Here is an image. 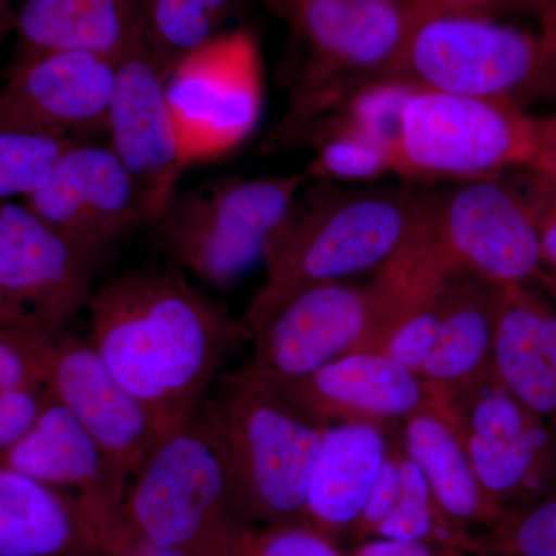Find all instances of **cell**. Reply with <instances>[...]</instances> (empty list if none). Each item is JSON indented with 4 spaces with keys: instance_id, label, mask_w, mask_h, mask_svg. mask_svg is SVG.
Instances as JSON below:
<instances>
[{
    "instance_id": "1",
    "label": "cell",
    "mask_w": 556,
    "mask_h": 556,
    "mask_svg": "<svg viewBox=\"0 0 556 556\" xmlns=\"http://www.w3.org/2000/svg\"><path fill=\"white\" fill-rule=\"evenodd\" d=\"M87 309L91 346L169 433L199 412L225 362L251 340L244 321L178 265L115 278L91 294Z\"/></svg>"
},
{
    "instance_id": "2",
    "label": "cell",
    "mask_w": 556,
    "mask_h": 556,
    "mask_svg": "<svg viewBox=\"0 0 556 556\" xmlns=\"http://www.w3.org/2000/svg\"><path fill=\"white\" fill-rule=\"evenodd\" d=\"M119 527L177 556H252L260 529L240 506L206 401L135 473Z\"/></svg>"
},
{
    "instance_id": "3",
    "label": "cell",
    "mask_w": 556,
    "mask_h": 556,
    "mask_svg": "<svg viewBox=\"0 0 556 556\" xmlns=\"http://www.w3.org/2000/svg\"><path fill=\"white\" fill-rule=\"evenodd\" d=\"M291 27L287 113L268 148L298 144L357 90L391 78L415 28L404 0H263Z\"/></svg>"
},
{
    "instance_id": "4",
    "label": "cell",
    "mask_w": 556,
    "mask_h": 556,
    "mask_svg": "<svg viewBox=\"0 0 556 556\" xmlns=\"http://www.w3.org/2000/svg\"><path fill=\"white\" fill-rule=\"evenodd\" d=\"M206 404L240 506L258 529L308 526L306 496L324 426L244 367Z\"/></svg>"
},
{
    "instance_id": "5",
    "label": "cell",
    "mask_w": 556,
    "mask_h": 556,
    "mask_svg": "<svg viewBox=\"0 0 556 556\" xmlns=\"http://www.w3.org/2000/svg\"><path fill=\"white\" fill-rule=\"evenodd\" d=\"M305 188L266 247L265 283L252 299L254 305L380 269L415 236L420 197L320 190L308 195Z\"/></svg>"
},
{
    "instance_id": "6",
    "label": "cell",
    "mask_w": 556,
    "mask_h": 556,
    "mask_svg": "<svg viewBox=\"0 0 556 556\" xmlns=\"http://www.w3.org/2000/svg\"><path fill=\"white\" fill-rule=\"evenodd\" d=\"M306 172L222 178L175 193L155 223L181 269L217 288L230 287L265 257L303 188Z\"/></svg>"
},
{
    "instance_id": "7",
    "label": "cell",
    "mask_w": 556,
    "mask_h": 556,
    "mask_svg": "<svg viewBox=\"0 0 556 556\" xmlns=\"http://www.w3.org/2000/svg\"><path fill=\"white\" fill-rule=\"evenodd\" d=\"M538 116L518 102L417 89L405 105L393 172L415 178H496L535 156Z\"/></svg>"
},
{
    "instance_id": "8",
    "label": "cell",
    "mask_w": 556,
    "mask_h": 556,
    "mask_svg": "<svg viewBox=\"0 0 556 556\" xmlns=\"http://www.w3.org/2000/svg\"><path fill=\"white\" fill-rule=\"evenodd\" d=\"M387 277L369 287L343 281L298 289L273 302L248 308L254 356L247 367L269 382L313 375L354 353L371 351L393 305Z\"/></svg>"
},
{
    "instance_id": "9",
    "label": "cell",
    "mask_w": 556,
    "mask_h": 556,
    "mask_svg": "<svg viewBox=\"0 0 556 556\" xmlns=\"http://www.w3.org/2000/svg\"><path fill=\"white\" fill-rule=\"evenodd\" d=\"M391 78L463 97L547 100L538 35L484 17L448 16L413 28Z\"/></svg>"
},
{
    "instance_id": "10",
    "label": "cell",
    "mask_w": 556,
    "mask_h": 556,
    "mask_svg": "<svg viewBox=\"0 0 556 556\" xmlns=\"http://www.w3.org/2000/svg\"><path fill=\"white\" fill-rule=\"evenodd\" d=\"M186 167L222 159L254 131L263 108V73L254 36H215L179 61L166 80Z\"/></svg>"
},
{
    "instance_id": "11",
    "label": "cell",
    "mask_w": 556,
    "mask_h": 556,
    "mask_svg": "<svg viewBox=\"0 0 556 556\" xmlns=\"http://www.w3.org/2000/svg\"><path fill=\"white\" fill-rule=\"evenodd\" d=\"M457 427L486 500L501 514L556 492V434L496 378L463 388ZM456 391V393H459Z\"/></svg>"
},
{
    "instance_id": "12",
    "label": "cell",
    "mask_w": 556,
    "mask_h": 556,
    "mask_svg": "<svg viewBox=\"0 0 556 556\" xmlns=\"http://www.w3.org/2000/svg\"><path fill=\"white\" fill-rule=\"evenodd\" d=\"M100 257L24 203L0 204V314L51 336L87 308Z\"/></svg>"
},
{
    "instance_id": "13",
    "label": "cell",
    "mask_w": 556,
    "mask_h": 556,
    "mask_svg": "<svg viewBox=\"0 0 556 556\" xmlns=\"http://www.w3.org/2000/svg\"><path fill=\"white\" fill-rule=\"evenodd\" d=\"M424 197L439 243L455 265L497 287L532 283L546 268L535 226L510 182L467 179Z\"/></svg>"
},
{
    "instance_id": "14",
    "label": "cell",
    "mask_w": 556,
    "mask_h": 556,
    "mask_svg": "<svg viewBox=\"0 0 556 556\" xmlns=\"http://www.w3.org/2000/svg\"><path fill=\"white\" fill-rule=\"evenodd\" d=\"M22 203L100 258L135 230L153 228L144 195L118 156L83 139L62 156L49 181Z\"/></svg>"
},
{
    "instance_id": "15",
    "label": "cell",
    "mask_w": 556,
    "mask_h": 556,
    "mask_svg": "<svg viewBox=\"0 0 556 556\" xmlns=\"http://www.w3.org/2000/svg\"><path fill=\"white\" fill-rule=\"evenodd\" d=\"M266 382L292 407L324 427L343 422L383 427L424 412L456 417L448 391L379 351H354L313 375Z\"/></svg>"
},
{
    "instance_id": "16",
    "label": "cell",
    "mask_w": 556,
    "mask_h": 556,
    "mask_svg": "<svg viewBox=\"0 0 556 556\" xmlns=\"http://www.w3.org/2000/svg\"><path fill=\"white\" fill-rule=\"evenodd\" d=\"M116 65L86 51L21 54L0 86V129L76 139L108 131Z\"/></svg>"
},
{
    "instance_id": "17",
    "label": "cell",
    "mask_w": 556,
    "mask_h": 556,
    "mask_svg": "<svg viewBox=\"0 0 556 556\" xmlns=\"http://www.w3.org/2000/svg\"><path fill=\"white\" fill-rule=\"evenodd\" d=\"M50 396L73 413L126 473H137L169 431L121 386L90 342L60 332L47 350Z\"/></svg>"
},
{
    "instance_id": "18",
    "label": "cell",
    "mask_w": 556,
    "mask_h": 556,
    "mask_svg": "<svg viewBox=\"0 0 556 556\" xmlns=\"http://www.w3.org/2000/svg\"><path fill=\"white\" fill-rule=\"evenodd\" d=\"M166 80V72L144 43L119 60L105 131L109 148L141 189L153 226L188 169L167 101Z\"/></svg>"
},
{
    "instance_id": "19",
    "label": "cell",
    "mask_w": 556,
    "mask_h": 556,
    "mask_svg": "<svg viewBox=\"0 0 556 556\" xmlns=\"http://www.w3.org/2000/svg\"><path fill=\"white\" fill-rule=\"evenodd\" d=\"M0 466L75 497L104 525L118 527L129 475L50 393L30 431Z\"/></svg>"
},
{
    "instance_id": "20",
    "label": "cell",
    "mask_w": 556,
    "mask_h": 556,
    "mask_svg": "<svg viewBox=\"0 0 556 556\" xmlns=\"http://www.w3.org/2000/svg\"><path fill=\"white\" fill-rule=\"evenodd\" d=\"M115 532L75 497L0 466V556L108 554Z\"/></svg>"
},
{
    "instance_id": "21",
    "label": "cell",
    "mask_w": 556,
    "mask_h": 556,
    "mask_svg": "<svg viewBox=\"0 0 556 556\" xmlns=\"http://www.w3.org/2000/svg\"><path fill=\"white\" fill-rule=\"evenodd\" d=\"M500 289L463 266L444 274L433 292L438 345L420 378L452 394L493 371Z\"/></svg>"
},
{
    "instance_id": "22",
    "label": "cell",
    "mask_w": 556,
    "mask_h": 556,
    "mask_svg": "<svg viewBox=\"0 0 556 556\" xmlns=\"http://www.w3.org/2000/svg\"><path fill=\"white\" fill-rule=\"evenodd\" d=\"M530 285L500 289L493 369L556 434V308Z\"/></svg>"
},
{
    "instance_id": "23",
    "label": "cell",
    "mask_w": 556,
    "mask_h": 556,
    "mask_svg": "<svg viewBox=\"0 0 556 556\" xmlns=\"http://www.w3.org/2000/svg\"><path fill=\"white\" fill-rule=\"evenodd\" d=\"M390 452L378 424L325 428L306 496L308 526L331 541L339 533H354Z\"/></svg>"
},
{
    "instance_id": "24",
    "label": "cell",
    "mask_w": 556,
    "mask_h": 556,
    "mask_svg": "<svg viewBox=\"0 0 556 556\" xmlns=\"http://www.w3.org/2000/svg\"><path fill=\"white\" fill-rule=\"evenodd\" d=\"M13 28L22 54L86 51L118 62L144 43L141 0H24Z\"/></svg>"
},
{
    "instance_id": "25",
    "label": "cell",
    "mask_w": 556,
    "mask_h": 556,
    "mask_svg": "<svg viewBox=\"0 0 556 556\" xmlns=\"http://www.w3.org/2000/svg\"><path fill=\"white\" fill-rule=\"evenodd\" d=\"M402 445L404 455L426 477L442 514L477 551L479 540L503 514L479 485L456 417L437 412L408 417L404 420Z\"/></svg>"
},
{
    "instance_id": "26",
    "label": "cell",
    "mask_w": 556,
    "mask_h": 556,
    "mask_svg": "<svg viewBox=\"0 0 556 556\" xmlns=\"http://www.w3.org/2000/svg\"><path fill=\"white\" fill-rule=\"evenodd\" d=\"M240 0H141L142 42L169 76L179 61L219 35Z\"/></svg>"
},
{
    "instance_id": "27",
    "label": "cell",
    "mask_w": 556,
    "mask_h": 556,
    "mask_svg": "<svg viewBox=\"0 0 556 556\" xmlns=\"http://www.w3.org/2000/svg\"><path fill=\"white\" fill-rule=\"evenodd\" d=\"M299 142L314 149L309 178L365 181L393 172V159L383 146L331 116L314 123Z\"/></svg>"
},
{
    "instance_id": "28",
    "label": "cell",
    "mask_w": 556,
    "mask_h": 556,
    "mask_svg": "<svg viewBox=\"0 0 556 556\" xmlns=\"http://www.w3.org/2000/svg\"><path fill=\"white\" fill-rule=\"evenodd\" d=\"M78 141L61 135L0 129V204L38 192Z\"/></svg>"
},
{
    "instance_id": "29",
    "label": "cell",
    "mask_w": 556,
    "mask_h": 556,
    "mask_svg": "<svg viewBox=\"0 0 556 556\" xmlns=\"http://www.w3.org/2000/svg\"><path fill=\"white\" fill-rule=\"evenodd\" d=\"M479 556H556V492L504 511L479 540Z\"/></svg>"
},
{
    "instance_id": "30",
    "label": "cell",
    "mask_w": 556,
    "mask_h": 556,
    "mask_svg": "<svg viewBox=\"0 0 556 556\" xmlns=\"http://www.w3.org/2000/svg\"><path fill=\"white\" fill-rule=\"evenodd\" d=\"M54 336L0 314V391L46 388L43 367Z\"/></svg>"
},
{
    "instance_id": "31",
    "label": "cell",
    "mask_w": 556,
    "mask_h": 556,
    "mask_svg": "<svg viewBox=\"0 0 556 556\" xmlns=\"http://www.w3.org/2000/svg\"><path fill=\"white\" fill-rule=\"evenodd\" d=\"M514 186L535 226L544 266L556 270V178L532 169H519Z\"/></svg>"
},
{
    "instance_id": "32",
    "label": "cell",
    "mask_w": 556,
    "mask_h": 556,
    "mask_svg": "<svg viewBox=\"0 0 556 556\" xmlns=\"http://www.w3.org/2000/svg\"><path fill=\"white\" fill-rule=\"evenodd\" d=\"M415 25L437 17L496 20L514 13L538 14L543 0H404Z\"/></svg>"
},
{
    "instance_id": "33",
    "label": "cell",
    "mask_w": 556,
    "mask_h": 556,
    "mask_svg": "<svg viewBox=\"0 0 556 556\" xmlns=\"http://www.w3.org/2000/svg\"><path fill=\"white\" fill-rule=\"evenodd\" d=\"M252 556H343L334 541L309 526L260 529Z\"/></svg>"
},
{
    "instance_id": "34",
    "label": "cell",
    "mask_w": 556,
    "mask_h": 556,
    "mask_svg": "<svg viewBox=\"0 0 556 556\" xmlns=\"http://www.w3.org/2000/svg\"><path fill=\"white\" fill-rule=\"evenodd\" d=\"M47 399V388L0 391V459L30 431Z\"/></svg>"
},
{
    "instance_id": "35",
    "label": "cell",
    "mask_w": 556,
    "mask_h": 556,
    "mask_svg": "<svg viewBox=\"0 0 556 556\" xmlns=\"http://www.w3.org/2000/svg\"><path fill=\"white\" fill-rule=\"evenodd\" d=\"M402 455L390 452L382 470H380L362 517L358 519L354 535L362 540L375 536L376 530L396 507L402 493Z\"/></svg>"
},
{
    "instance_id": "36",
    "label": "cell",
    "mask_w": 556,
    "mask_h": 556,
    "mask_svg": "<svg viewBox=\"0 0 556 556\" xmlns=\"http://www.w3.org/2000/svg\"><path fill=\"white\" fill-rule=\"evenodd\" d=\"M351 556H479L470 548L442 541H397L369 538Z\"/></svg>"
},
{
    "instance_id": "37",
    "label": "cell",
    "mask_w": 556,
    "mask_h": 556,
    "mask_svg": "<svg viewBox=\"0 0 556 556\" xmlns=\"http://www.w3.org/2000/svg\"><path fill=\"white\" fill-rule=\"evenodd\" d=\"M541 53L546 70L548 98L556 100V0H543L536 14Z\"/></svg>"
},
{
    "instance_id": "38",
    "label": "cell",
    "mask_w": 556,
    "mask_h": 556,
    "mask_svg": "<svg viewBox=\"0 0 556 556\" xmlns=\"http://www.w3.org/2000/svg\"><path fill=\"white\" fill-rule=\"evenodd\" d=\"M525 169L540 172L556 178V113L551 116H538V139L535 156Z\"/></svg>"
},
{
    "instance_id": "39",
    "label": "cell",
    "mask_w": 556,
    "mask_h": 556,
    "mask_svg": "<svg viewBox=\"0 0 556 556\" xmlns=\"http://www.w3.org/2000/svg\"><path fill=\"white\" fill-rule=\"evenodd\" d=\"M109 556H177L169 551L153 546L148 541L139 540L137 536H131L129 533L124 532L118 526L112 543H110Z\"/></svg>"
},
{
    "instance_id": "40",
    "label": "cell",
    "mask_w": 556,
    "mask_h": 556,
    "mask_svg": "<svg viewBox=\"0 0 556 556\" xmlns=\"http://www.w3.org/2000/svg\"><path fill=\"white\" fill-rule=\"evenodd\" d=\"M536 281L546 288L548 294H551L552 299L555 300L556 305V270L544 268Z\"/></svg>"
},
{
    "instance_id": "41",
    "label": "cell",
    "mask_w": 556,
    "mask_h": 556,
    "mask_svg": "<svg viewBox=\"0 0 556 556\" xmlns=\"http://www.w3.org/2000/svg\"><path fill=\"white\" fill-rule=\"evenodd\" d=\"M10 0H0V33L13 28V11H10Z\"/></svg>"
}]
</instances>
